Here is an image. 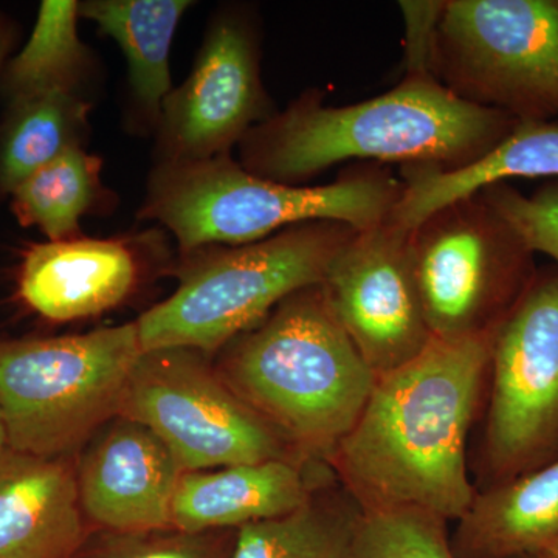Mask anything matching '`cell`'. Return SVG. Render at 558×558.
<instances>
[{
	"label": "cell",
	"mask_w": 558,
	"mask_h": 558,
	"mask_svg": "<svg viewBox=\"0 0 558 558\" xmlns=\"http://www.w3.org/2000/svg\"><path fill=\"white\" fill-rule=\"evenodd\" d=\"M13 44V31L9 21L0 17V73H2L3 65H5L7 57H9Z\"/></svg>",
	"instance_id": "28"
},
{
	"label": "cell",
	"mask_w": 558,
	"mask_h": 558,
	"mask_svg": "<svg viewBox=\"0 0 558 558\" xmlns=\"http://www.w3.org/2000/svg\"><path fill=\"white\" fill-rule=\"evenodd\" d=\"M558 538V458L476 490L450 535L457 558H519Z\"/></svg>",
	"instance_id": "18"
},
{
	"label": "cell",
	"mask_w": 558,
	"mask_h": 558,
	"mask_svg": "<svg viewBox=\"0 0 558 558\" xmlns=\"http://www.w3.org/2000/svg\"><path fill=\"white\" fill-rule=\"evenodd\" d=\"M236 531L106 532L86 539L80 558H230Z\"/></svg>",
	"instance_id": "25"
},
{
	"label": "cell",
	"mask_w": 558,
	"mask_h": 558,
	"mask_svg": "<svg viewBox=\"0 0 558 558\" xmlns=\"http://www.w3.org/2000/svg\"><path fill=\"white\" fill-rule=\"evenodd\" d=\"M277 109L260 76V32L247 5L220 7L208 22L193 69L172 87L154 131V165L231 156Z\"/></svg>",
	"instance_id": "11"
},
{
	"label": "cell",
	"mask_w": 558,
	"mask_h": 558,
	"mask_svg": "<svg viewBox=\"0 0 558 558\" xmlns=\"http://www.w3.org/2000/svg\"><path fill=\"white\" fill-rule=\"evenodd\" d=\"M558 458V270H538L492 340L481 488ZM480 488V490H481Z\"/></svg>",
	"instance_id": "9"
},
{
	"label": "cell",
	"mask_w": 558,
	"mask_h": 558,
	"mask_svg": "<svg viewBox=\"0 0 558 558\" xmlns=\"http://www.w3.org/2000/svg\"><path fill=\"white\" fill-rule=\"evenodd\" d=\"M7 446L5 427H3L2 416H0V449Z\"/></svg>",
	"instance_id": "30"
},
{
	"label": "cell",
	"mask_w": 558,
	"mask_h": 558,
	"mask_svg": "<svg viewBox=\"0 0 558 558\" xmlns=\"http://www.w3.org/2000/svg\"><path fill=\"white\" fill-rule=\"evenodd\" d=\"M444 3L400 2L407 25V75L433 76L436 28Z\"/></svg>",
	"instance_id": "27"
},
{
	"label": "cell",
	"mask_w": 558,
	"mask_h": 558,
	"mask_svg": "<svg viewBox=\"0 0 558 558\" xmlns=\"http://www.w3.org/2000/svg\"><path fill=\"white\" fill-rule=\"evenodd\" d=\"M494 333L433 339L377 377L326 462L363 513L418 510L447 523L464 515L476 494L468 439L487 389Z\"/></svg>",
	"instance_id": "1"
},
{
	"label": "cell",
	"mask_w": 558,
	"mask_h": 558,
	"mask_svg": "<svg viewBox=\"0 0 558 558\" xmlns=\"http://www.w3.org/2000/svg\"><path fill=\"white\" fill-rule=\"evenodd\" d=\"M78 22L76 0L40 3L31 38L0 73V87L10 105L54 90L87 98L97 60L80 38Z\"/></svg>",
	"instance_id": "21"
},
{
	"label": "cell",
	"mask_w": 558,
	"mask_h": 558,
	"mask_svg": "<svg viewBox=\"0 0 558 558\" xmlns=\"http://www.w3.org/2000/svg\"><path fill=\"white\" fill-rule=\"evenodd\" d=\"M402 194L389 220L411 231L451 202L510 179H558V121H519L508 137L483 159L444 171L429 165L400 170Z\"/></svg>",
	"instance_id": "17"
},
{
	"label": "cell",
	"mask_w": 558,
	"mask_h": 558,
	"mask_svg": "<svg viewBox=\"0 0 558 558\" xmlns=\"http://www.w3.org/2000/svg\"><path fill=\"white\" fill-rule=\"evenodd\" d=\"M410 245L436 340L494 333L538 271L534 253L481 191L429 215L410 231Z\"/></svg>",
	"instance_id": "7"
},
{
	"label": "cell",
	"mask_w": 558,
	"mask_h": 558,
	"mask_svg": "<svg viewBox=\"0 0 558 558\" xmlns=\"http://www.w3.org/2000/svg\"><path fill=\"white\" fill-rule=\"evenodd\" d=\"M349 558H457L447 521L418 510L363 513Z\"/></svg>",
	"instance_id": "24"
},
{
	"label": "cell",
	"mask_w": 558,
	"mask_h": 558,
	"mask_svg": "<svg viewBox=\"0 0 558 558\" xmlns=\"http://www.w3.org/2000/svg\"><path fill=\"white\" fill-rule=\"evenodd\" d=\"M219 354L215 368L231 391L301 458L323 464L354 427L377 379L323 284L293 292Z\"/></svg>",
	"instance_id": "3"
},
{
	"label": "cell",
	"mask_w": 558,
	"mask_h": 558,
	"mask_svg": "<svg viewBox=\"0 0 558 558\" xmlns=\"http://www.w3.org/2000/svg\"><path fill=\"white\" fill-rule=\"evenodd\" d=\"M362 517L333 478L292 512L238 529L230 558H349Z\"/></svg>",
	"instance_id": "20"
},
{
	"label": "cell",
	"mask_w": 558,
	"mask_h": 558,
	"mask_svg": "<svg viewBox=\"0 0 558 558\" xmlns=\"http://www.w3.org/2000/svg\"><path fill=\"white\" fill-rule=\"evenodd\" d=\"M432 73L461 100L517 121L558 119V0H449Z\"/></svg>",
	"instance_id": "8"
},
{
	"label": "cell",
	"mask_w": 558,
	"mask_h": 558,
	"mask_svg": "<svg viewBox=\"0 0 558 558\" xmlns=\"http://www.w3.org/2000/svg\"><path fill=\"white\" fill-rule=\"evenodd\" d=\"M119 416L153 429L182 472L270 459L311 462L231 391L207 354L193 349L143 351Z\"/></svg>",
	"instance_id": "10"
},
{
	"label": "cell",
	"mask_w": 558,
	"mask_h": 558,
	"mask_svg": "<svg viewBox=\"0 0 558 558\" xmlns=\"http://www.w3.org/2000/svg\"><path fill=\"white\" fill-rule=\"evenodd\" d=\"M402 180L381 168L344 172L328 185H286L258 178L233 156L196 163L154 165L138 219L160 223L180 252L242 245L315 220L362 231L385 222Z\"/></svg>",
	"instance_id": "4"
},
{
	"label": "cell",
	"mask_w": 558,
	"mask_h": 558,
	"mask_svg": "<svg viewBox=\"0 0 558 558\" xmlns=\"http://www.w3.org/2000/svg\"><path fill=\"white\" fill-rule=\"evenodd\" d=\"M355 231L315 220L250 244L180 252L178 289L135 319L143 351L183 348L218 354L293 292L323 284Z\"/></svg>",
	"instance_id": "5"
},
{
	"label": "cell",
	"mask_w": 558,
	"mask_h": 558,
	"mask_svg": "<svg viewBox=\"0 0 558 558\" xmlns=\"http://www.w3.org/2000/svg\"><path fill=\"white\" fill-rule=\"evenodd\" d=\"M532 253H545L558 266V179L524 196L508 182L481 190ZM558 270V269H557Z\"/></svg>",
	"instance_id": "26"
},
{
	"label": "cell",
	"mask_w": 558,
	"mask_h": 558,
	"mask_svg": "<svg viewBox=\"0 0 558 558\" xmlns=\"http://www.w3.org/2000/svg\"><path fill=\"white\" fill-rule=\"evenodd\" d=\"M333 478L328 464L295 459L183 472L171 526L185 532L238 531L292 512Z\"/></svg>",
	"instance_id": "14"
},
{
	"label": "cell",
	"mask_w": 558,
	"mask_h": 558,
	"mask_svg": "<svg viewBox=\"0 0 558 558\" xmlns=\"http://www.w3.org/2000/svg\"><path fill=\"white\" fill-rule=\"evenodd\" d=\"M543 550H546V553L553 554V556L558 557V538L556 539V542L550 543L548 548Z\"/></svg>",
	"instance_id": "31"
},
{
	"label": "cell",
	"mask_w": 558,
	"mask_h": 558,
	"mask_svg": "<svg viewBox=\"0 0 558 558\" xmlns=\"http://www.w3.org/2000/svg\"><path fill=\"white\" fill-rule=\"evenodd\" d=\"M519 558H558L553 556V554L546 553V550H538V553L526 554V556H521Z\"/></svg>",
	"instance_id": "29"
},
{
	"label": "cell",
	"mask_w": 558,
	"mask_h": 558,
	"mask_svg": "<svg viewBox=\"0 0 558 558\" xmlns=\"http://www.w3.org/2000/svg\"><path fill=\"white\" fill-rule=\"evenodd\" d=\"M135 322L78 336L0 341L7 446L69 458L120 414L142 355Z\"/></svg>",
	"instance_id": "6"
},
{
	"label": "cell",
	"mask_w": 558,
	"mask_h": 558,
	"mask_svg": "<svg viewBox=\"0 0 558 558\" xmlns=\"http://www.w3.org/2000/svg\"><path fill=\"white\" fill-rule=\"evenodd\" d=\"M0 130V193L11 194L25 179L73 148H86L89 98L47 92L10 105Z\"/></svg>",
	"instance_id": "22"
},
{
	"label": "cell",
	"mask_w": 558,
	"mask_h": 558,
	"mask_svg": "<svg viewBox=\"0 0 558 558\" xmlns=\"http://www.w3.org/2000/svg\"><path fill=\"white\" fill-rule=\"evenodd\" d=\"M333 314L377 377L432 343L414 277L410 231L387 219L355 231L323 282Z\"/></svg>",
	"instance_id": "12"
},
{
	"label": "cell",
	"mask_w": 558,
	"mask_h": 558,
	"mask_svg": "<svg viewBox=\"0 0 558 558\" xmlns=\"http://www.w3.org/2000/svg\"><path fill=\"white\" fill-rule=\"evenodd\" d=\"M140 259L132 242L80 236L32 245L20 270V295L50 322L105 314L134 292Z\"/></svg>",
	"instance_id": "16"
},
{
	"label": "cell",
	"mask_w": 558,
	"mask_h": 558,
	"mask_svg": "<svg viewBox=\"0 0 558 558\" xmlns=\"http://www.w3.org/2000/svg\"><path fill=\"white\" fill-rule=\"evenodd\" d=\"M182 473L153 429L117 416L89 440L76 465L81 509L106 532L170 529Z\"/></svg>",
	"instance_id": "13"
},
{
	"label": "cell",
	"mask_w": 558,
	"mask_h": 558,
	"mask_svg": "<svg viewBox=\"0 0 558 558\" xmlns=\"http://www.w3.org/2000/svg\"><path fill=\"white\" fill-rule=\"evenodd\" d=\"M191 0H87L80 20L116 40L128 64L131 123L154 135L161 108L172 90V40Z\"/></svg>",
	"instance_id": "19"
},
{
	"label": "cell",
	"mask_w": 558,
	"mask_h": 558,
	"mask_svg": "<svg viewBox=\"0 0 558 558\" xmlns=\"http://www.w3.org/2000/svg\"><path fill=\"white\" fill-rule=\"evenodd\" d=\"M101 174L100 156L69 149L13 190L11 209L21 226L36 227L47 241L83 236L81 219L109 209L112 199Z\"/></svg>",
	"instance_id": "23"
},
{
	"label": "cell",
	"mask_w": 558,
	"mask_h": 558,
	"mask_svg": "<svg viewBox=\"0 0 558 558\" xmlns=\"http://www.w3.org/2000/svg\"><path fill=\"white\" fill-rule=\"evenodd\" d=\"M515 119L461 100L433 76L407 75L371 100L329 106L311 90L277 110L238 146L258 178L304 185L349 160L461 170L497 148Z\"/></svg>",
	"instance_id": "2"
},
{
	"label": "cell",
	"mask_w": 558,
	"mask_h": 558,
	"mask_svg": "<svg viewBox=\"0 0 558 558\" xmlns=\"http://www.w3.org/2000/svg\"><path fill=\"white\" fill-rule=\"evenodd\" d=\"M86 539L70 459L0 449V558H72Z\"/></svg>",
	"instance_id": "15"
}]
</instances>
